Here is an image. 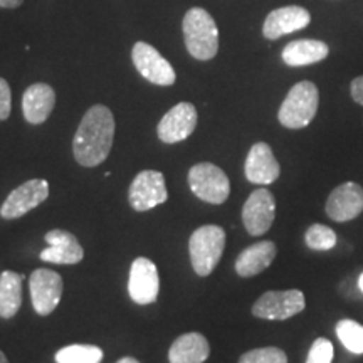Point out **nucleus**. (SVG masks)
Listing matches in <instances>:
<instances>
[{"mask_svg":"<svg viewBox=\"0 0 363 363\" xmlns=\"http://www.w3.org/2000/svg\"><path fill=\"white\" fill-rule=\"evenodd\" d=\"M276 252H278V249H276V244L272 240H261V242L252 244L238 256L235 272L240 278L257 276L271 266V262L276 257Z\"/></svg>","mask_w":363,"mask_h":363,"instance_id":"6ab92c4d","label":"nucleus"},{"mask_svg":"<svg viewBox=\"0 0 363 363\" xmlns=\"http://www.w3.org/2000/svg\"><path fill=\"white\" fill-rule=\"evenodd\" d=\"M115 140V118L108 106L94 104L84 113L72 140V153L83 167H98L110 155Z\"/></svg>","mask_w":363,"mask_h":363,"instance_id":"f257e3e1","label":"nucleus"},{"mask_svg":"<svg viewBox=\"0 0 363 363\" xmlns=\"http://www.w3.org/2000/svg\"><path fill=\"white\" fill-rule=\"evenodd\" d=\"M244 172L246 179L257 185H269L278 179L281 169L269 145L264 142L252 145L247 153Z\"/></svg>","mask_w":363,"mask_h":363,"instance_id":"f3484780","label":"nucleus"},{"mask_svg":"<svg viewBox=\"0 0 363 363\" xmlns=\"http://www.w3.org/2000/svg\"><path fill=\"white\" fill-rule=\"evenodd\" d=\"M131 59H133L136 71L152 84L172 86L175 83L177 76L174 67L153 45L143 40L136 43L131 51Z\"/></svg>","mask_w":363,"mask_h":363,"instance_id":"1a4fd4ad","label":"nucleus"},{"mask_svg":"<svg viewBox=\"0 0 363 363\" xmlns=\"http://www.w3.org/2000/svg\"><path fill=\"white\" fill-rule=\"evenodd\" d=\"M30 298L35 313L48 316L56 310L62 296V278L51 269H35L29 278Z\"/></svg>","mask_w":363,"mask_h":363,"instance_id":"9d476101","label":"nucleus"},{"mask_svg":"<svg viewBox=\"0 0 363 363\" xmlns=\"http://www.w3.org/2000/svg\"><path fill=\"white\" fill-rule=\"evenodd\" d=\"M189 185L195 197L207 203L220 206L230 194V182L224 170L214 163H197L189 170Z\"/></svg>","mask_w":363,"mask_h":363,"instance_id":"39448f33","label":"nucleus"},{"mask_svg":"<svg viewBox=\"0 0 363 363\" xmlns=\"http://www.w3.org/2000/svg\"><path fill=\"white\" fill-rule=\"evenodd\" d=\"M311 22V13L305 7L299 6H286L279 7L271 13H267L264 26H262V34L266 39L276 40L286 34L296 33V30L305 29Z\"/></svg>","mask_w":363,"mask_h":363,"instance_id":"2eb2a0df","label":"nucleus"},{"mask_svg":"<svg viewBox=\"0 0 363 363\" xmlns=\"http://www.w3.org/2000/svg\"><path fill=\"white\" fill-rule=\"evenodd\" d=\"M0 363H9V360H7V357L4 355L2 352H0Z\"/></svg>","mask_w":363,"mask_h":363,"instance_id":"473e14b6","label":"nucleus"},{"mask_svg":"<svg viewBox=\"0 0 363 363\" xmlns=\"http://www.w3.org/2000/svg\"><path fill=\"white\" fill-rule=\"evenodd\" d=\"M306 306L305 294L299 289L288 291H267L254 303L252 315L262 320H288Z\"/></svg>","mask_w":363,"mask_h":363,"instance_id":"0eeeda50","label":"nucleus"},{"mask_svg":"<svg viewBox=\"0 0 363 363\" xmlns=\"http://www.w3.org/2000/svg\"><path fill=\"white\" fill-rule=\"evenodd\" d=\"M185 45L192 57L199 61H211L219 51V29L214 17L206 9L194 7L187 11L182 21Z\"/></svg>","mask_w":363,"mask_h":363,"instance_id":"f03ea898","label":"nucleus"},{"mask_svg":"<svg viewBox=\"0 0 363 363\" xmlns=\"http://www.w3.org/2000/svg\"><path fill=\"white\" fill-rule=\"evenodd\" d=\"M358 288H360V291L363 293V272H362L360 279H358Z\"/></svg>","mask_w":363,"mask_h":363,"instance_id":"2f4dec72","label":"nucleus"},{"mask_svg":"<svg viewBox=\"0 0 363 363\" xmlns=\"http://www.w3.org/2000/svg\"><path fill=\"white\" fill-rule=\"evenodd\" d=\"M116 363H140V362L136 360V358H133V357H123V358H121V360H118Z\"/></svg>","mask_w":363,"mask_h":363,"instance_id":"7c9ffc66","label":"nucleus"},{"mask_svg":"<svg viewBox=\"0 0 363 363\" xmlns=\"http://www.w3.org/2000/svg\"><path fill=\"white\" fill-rule=\"evenodd\" d=\"M49 197V184L44 179L27 180L21 187L13 189L6 202L0 207V217L12 220L26 216L33 208L40 206Z\"/></svg>","mask_w":363,"mask_h":363,"instance_id":"6e6552de","label":"nucleus"},{"mask_svg":"<svg viewBox=\"0 0 363 363\" xmlns=\"http://www.w3.org/2000/svg\"><path fill=\"white\" fill-rule=\"evenodd\" d=\"M320 93L311 81H299L289 89L278 111L279 123L289 130L305 128L316 116Z\"/></svg>","mask_w":363,"mask_h":363,"instance_id":"7ed1b4c3","label":"nucleus"},{"mask_svg":"<svg viewBox=\"0 0 363 363\" xmlns=\"http://www.w3.org/2000/svg\"><path fill=\"white\" fill-rule=\"evenodd\" d=\"M56 363H101L103 350L94 345H69L56 353Z\"/></svg>","mask_w":363,"mask_h":363,"instance_id":"5701e85b","label":"nucleus"},{"mask_svg":"<svg viewBox=\"0 0 363 363\" xmlns=\"http://www.w3.org/2000/svg\"><path fill=\"white\" fill-rule=\"evenodd\" d=\"M350 93H352L353 101L362 104V106H363V76H358V78L352 81Z\"/></svg>","mask_w":363,"mask_h":363,"instance_id":"c85d7f7f","label":"nucleus"},{"mask_svg":"<svg viewBox=\"0 0 363 363\" xmlns=\"http://www.w3.org/2000/svg\"><path fill=\"white\" fill-rule=\"evenodd\" d=\"M276 216V201L267 189H257L242 207V222L251 235H262L271 229Z\"/></svg>","mask_w":363,"mask_h":363,"instance_id":"f8f14e48","label":"nucleus"},{"mask_svg":"<svg viewBox=\"0 0 363 363\" xmlns=\"http://www.w3.org/2000/svg\"><path fill=\"white\" fill-rule=\"evenodd\" d=\"M330 48L328 44H325L323 40L316 39H298L293 43L286 44L283 49V61L284 65L291 67L299 66H310L315 62L323 61L328 57Z\"/></svg>","mask_w":363,"mask_h":363,"instance_id":"aec40b11","label":"nucleus"},{"mask_svg":"<svg viewBox=\"0 0 363 363\" xmlns=\"http://www.w3.org/2000/svg\"><path fill=\"white\" fill-rule=\"evenodd\" d=\"M24 4V0H0V7L2 9H17Z\"/></svg>","mask_w":363,"mask_h":363,"instance_id":"c756f323","label":"nucleus"},{"mask_svg":"<svg viewBox=\"0 0 363 363\" xmlns=\"http://www.w3.org/2000/svg\"><path fill=\"white\" fill-rule=\"evenodd\" d=\"M333 360V343L326 338H316L313 342L306 363H331Z\"/></svg>","mask_w":363,"mask_h":363,"instance_id":"bb28decb","label":"nucleus"},{"mask_svg":"<svg viewBox=\"0 0 363 363\" xmlns=\"http://www.w3.org/2000/svg\"><path fill=\"white\" fill-rule=\"evenodd\" d=\"M197 108L192 103H179L167 111L158 123L157 133L163 143H179L187 140L197 128Z\"/></svg>","mask_w":363,"mask_h":363,"instance_id":"9b49d317","label":"nucleus"},{"mask_svg":"<svg viewBox=\"0 0 363 363\" xmlns=\"http://www.w3.org/2000/svg\"><path fill=\"white\" fill-rule=\"evenodd\" d=\"M305 240L306 246L313 251H330L337 244V234L328 225L313 224L311 227H308Z\"/></svg>","mask_w":363,"mask_h":363,"instance_id":"393cba45","label":"nucleus"},{"mask_svg":"<svg viewBox=\"0 0 363 363\" xmlns=\"http://www.w3.org/2000/svg\"><path fill=\"white\" fill-rule=\"evenodd\" d=\"M169 199L165 177L162 172L143 170L135 177L128 190L130 206L136 212H147Z\"/></svg>","mask_w":363,"mask_h":363,"instance_id":"423d86ee","label":"nucleus"},{"mask_svg":"<svg viewBox=\"0 0 363 363\" xmlns=\"http://www.w3.org/2000/svg\"><path fill=\"white\" fill-rule=\"evenodd\" d=\"M128 293L136 305H150L160 293L158 269L147 257H136L130 267Z\"/></svg>","mask_w":363,"mask_h":363,"instance_id":"ddd939ff","label":"nucleus"},{"mask_svg":"<svg viewBox=\"0 0 363 363\" xmlns=\"http://www.w3.org/2000/svg\"><path fill=\"white\" fill-rule=\"evenodd\" d=\"M337 337L348 352L363 355V326L353 320H342L337 323Z\"/></svg>","mask_w":363,"mask_h":363,"instance_id":"b1692460","label":"nucleus"},{"mask_svg":"<svg viewBox=\"0 0 363 363\" xmlns=\"http://www.w3.org/2000/svg\"><path fill=\"white\" fill-rule=\"evenodd\" d=\"M45 242L49 246L39 254L40 261L52 262V264H78L83 261L84 251L79 240L67 230H49L45 234Z\"/></svg>","mask_w":363,"mask_h":363,"instance_id":"dca6fc26","label":"nucleus"},{"mask_svg":"<svg viewBox=\"0 0 363 363\" xmlns=\"http://www.w3.org/2000/svg\"><path fill=\"white\" fill-rule=\"evenodd\" d=\"M239 363H288V357L281 348L266 347L246 352L239 358Z\"/></svg>","mask_w":363,"mask_h":363,"instance_id":"a878e982","label":"nucleus"},{"mask_svg":"<svg viewBox=\"0 0 363 363\" xmlns=\"http://www.w3.org/2000/svg\"><path fill=\"white\" fill-rule=\"evenodd\" d=\"M225 247V230L219 225H202L189 240L190 261L199 276H208L219 264Z\"/></svg>","mask_w":363,"mask_h":363,"instance_id":"20e7f679","label":"nucleus"},{"mask_svg":"<svg viewBox=\"0 0 363 363\" xmlns=\"http://www.w3.org/2000/svg\"><path fill=\"white\" fill-rule=\"evenodd\" d=\"M22 281L24 276L13 271L0 274V318H13L22 305Z\"/></svg>","mask_w":363,"mask_h":363,"instance_id":"4be33fe9","label":"nucleus"},{"mask_svg":"<svg viewBox=\"0 0 363 363\" xmlns=\"http://www.w3.org/2000/svg\"><path fill=\"white\" fill-rule=\"evenodd\" d=\"M12 93L11 86L4 78H0V121H6L11 116Z\"/></svg>","mask_w":363,"mask_h":363,"instance_id":"cd10ccee","label":"nucleus"},{"mask_svg":"<svg viewBox=\"0 0 363 363\" xmlns=\"http://www.w3.org/2000/svg\"><path fill=\"white\" fill-rule=\"evenodd\" d=\"M211 355L207 338L201 333H185L172 343L170 363H203Z\"/></svg>","mask_w":363,"mask_h":363,"instance_id":"412c9836","label":"nucleus"},{"mask_svg":"<svg viewBox=\"0 0 363 363\" xmlns=\"http://www.w3.org/2000/svg\"><path fill=\"white\" fill-rule=\"evenodd\" d=\"M56 93L49 84L35 83L24 91L22 96V113L27 123L43 125L54 110Z\"/></svg>","mask_w":363,"mask_h":363,"instance_id":"a211bd4d","label":"nucleus"},{"mask_svg":"<svg viewBox=\"0 0 363 363\" xmlns=\"http://www.w3.org/2000/svg\"><path fill=\"white\" fill-rule=\"evenodd\" d=\"M363 189L355 182H345L330 194L326 214L335 222H348L362 214Z\"/></svg>","mask_w":363,"mask_h":363,"instance_id":"4468645a","label":"nucleus"}]
</instances>
